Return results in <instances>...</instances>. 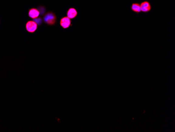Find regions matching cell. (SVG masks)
Returning a JSON list of instances; mask_svg holds the SVG:
<instances>
[{
    "instance_id": "1",
    "label": "cell",
    "mask_w": 175,
    "mask_h": 132,
    "mask_svg": "<svg viewBox=\"0 0 175 132\" xmlns=\"http://www.w3.org/2000/svg\"><path fill=\"white\" fill-rule=\"evenodd\" d=\"M44 21L48 25L53 26L57 22V16L53 12H48L44 16Z\"/></svg>"
},
{
    "instance_id": "2",
    "label": "cell",
    "mask_w": 175,
    "mask_h": 132,
    "mask_svg": "<svg viewBox=\"0 0 175 132\" xmlns=\"http://www.w3.org/2000/svg\"><path fill=\"white\" fill-rule=\"evenodd\" d=\"M38 24L34 21H29L26 24V29L29 33H34L37 29Z\"/></svg>"
},
{
    "instance_id": "3",
    "label": "cell",
    "mask_w": 175,
    "mask_h": 132,
    "mask_svg": "<svg viewBox=\"0 0 175 132\" xmlns=\"http://www.w3.org/2000/svg\"><path fill=\"white\" fill-rule=\"evenodd\" d=\"M141 11L143 13H148L152 10V6L150 3L147 1H145L140 4Z\"/></svg>"
},
{
    "instance_id": "4",
    "label": "cell",
    "mask_w": 175,
    "mask_h": 132,
    "mask_svg": "<svg viewBox=\"0 0 175 132\" xmlns=\"http://www.w3.org/2000/svg\"><path fill=\"white\" fill-rule=\"evenodd\" d=\"M60 24L63 29H68L71 25H72L71 19L67 16H65L61 18L60 21Z\"/></svg>"
},
{
    "instance_id": "5",
    "label": "cell",
    "mask_w": 175,
    "mask_h": 132,
    "mask_svg": "<svg viewBox=\"0 0 175 132\" xmlns=\"http://www.w3.org/2000/svg\"><path fill=\"white\" fill-rule=\"evenodd\" d=\"M78 15V12L75 8H70L67 12V16L70 19H74Z\"/></svg>"
},
{
    "instance_id": "6",
    "label": "cell",
    "mask_w": 175,
    "mask_h": 132,
    "mask_svg": "<svg viewBox=\"0 0 175 132\" xmlns=\"http://www.w3.org/2000/svg\"><path fill=\"white\" fill-rule=\"evenodd\" d=\"M39 11L36 8H32L29 11V16L33 19H35L39 16Z\"/></svg>"
},
{
    "instance_id": "7",
    "label": "cell",
    "mask_w": 175,
    "mask_h": 132,
    "mask_svg": "<svg viewBox=\"0 0 175 132\" xmlns=\"http://www.w3.org/2000/svg\"><path fill=\"white\" fill-rule=\"evenodd\" d=\"M131 10L137 14L141 13V6L139 3H133L131 6Z\"/></svg>"
}]
</instances>
